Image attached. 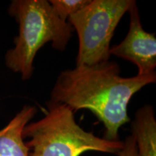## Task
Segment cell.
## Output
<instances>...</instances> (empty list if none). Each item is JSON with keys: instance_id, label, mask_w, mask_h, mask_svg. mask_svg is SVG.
Returning <instances> with one entry per match:
<instances>
[{"instance_id": "6da1fadb", "label": "cell", "mask_w": 156, "mask_h": 156, "mask_svg": "<svg viewBox=\"0 0 156 156\" xmlns=\"http://www.w3.org/2000/svg\"><path fill=\"white\" fill-rule=\"evenodd\" d=\"M155 81L156 73L123 77L114 62L76 66L59 74L50 101L67 105L74 112L90 110L105 126L103 138L117 141L120 127L130 121L127 107L132 96Z\"/></svg>"}, {"instance_id": "7a4b0ae2", "label": "cell", "mask_w": 156, "mask_h": 156, "mask_svg": "<svg viewBox=\"0 0 156 156\" xmlns=\"http://www.w3.org/2000/svg\"><path fill=\"white\" fill-rule=\"evenodd\" d=\"M8 12L18 23L19 34L14 39L15 47L6 53L5 64L26 80L34 73L39 49L51 41L54 49L65 50L74 28L57 16L46 0H14Z\"/></svg>"}, {"instance_id": "3957f363", "label": "cell", "mask_w": 156, "mask_h": 156, "mask_svg": "<svg viewBox=\"0 0 156 156\" xmlns=\"http://www.w3.org/2000/svg\"><path fill=\"white\" fill-rule=\"evenodd\" d=\"M45 116L23 129L28 156H80L87 151L117 154L124 142L110 141L86 132L76 122L75 112L63 103L48 101Z\"/></svg>"}, {"instance_id": "277c9868", "label": "cell", "mask_w": 156, "mask_h": 156, "mask_svg": "<svg viewBox=\"0 0 156 156\" xmlns=\"http://www.w3.org/2000/svg\"><path fill=\"white\" fill-rule=\"evenodd\" d=\"M134 0H92L69 17L77 32L79 48L76 66H91L108 61L115 29Z\"/></svg>"}, {"instance_id": "5b68a950", "label": "cell", "mask_w": 156, "mask_h": 156, "mask_svg": "<svg viewBox=\"0 0 156 156\" xmlns=\"http://www.w3.org/2000/svg\"><path fill=\"white\" fill-rule=\"evenodd\" d=\"M130 23L125 38L110 48V55L125 58L138 67V75L155 73L156 38L154 33L144 30L136 2H132L128 10Z\"/></svg>"}, {"instance_id": "8992f818", "label": "cell", "mask_w": 156, "mask_h": 156, "mask_svg": "<svg viewBox=\"0 0 156 156\" xmlns=\"http://www.w3.org/2000/svg\"><path fill=\"white\" fill-rule=\"evenodd\" d=\"M34 106H25L9 124L0 130V156H28L23 141V129L36 114Z\"/></svg>"}, {"instance_id": "52a82bcc", "label": "cell", "mask_w": 156, "mask_h": 156, "mask_svg": "<svg viewBox=\"0 0 156 156\" xmlns=\"http://www.w3.org/2000/svg\"><path fill=\"white\" fill-rule=\"evenodd\" d=\"M132 128L139 156H156V121L153 107L145 106L140 108Z\"/></svg>"}, {"instance_id": "ba28073f", "label": "cell", "mask_w": 156, "mask_h": 156, "mask_svg": "<svg viewBox=\"0 0 156 156\" xmlns=\"http://www.w3.org/2000/svg\"><path fill=\"white\" fill-rule=\"evenodd\" d=\"M90 0H50L54 11L62 20L67 21L69 16L77 12L88 4Z\"/></svg>"}, {"instance_id": "9c48e42d", "label": "cell", "mask_w": 156, "mask_h": 156, "mask_svg": "<svg viewBox=\"0 0 156 156\" xmlns=\"http://www.w3.org/2000/svg\"><path fill=\"white\" fill-rule=\"evenodd\" d=\"M118 156H139L136 142L132 135L128 136L124 141L121 151L117 153Z\"/></svg>"}]
</instances>
